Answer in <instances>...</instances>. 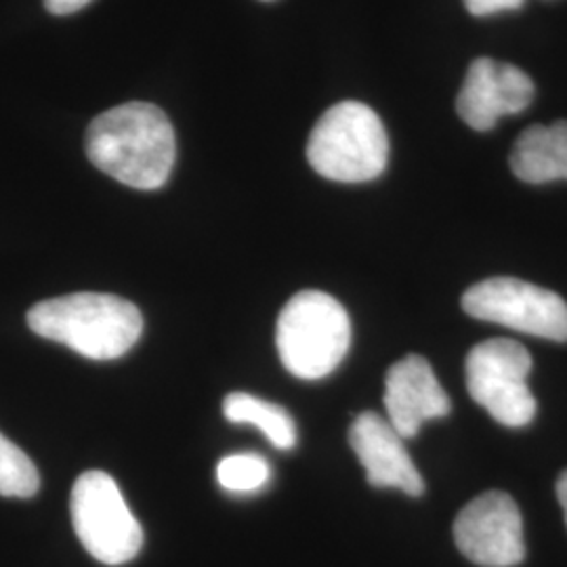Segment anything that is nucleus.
Listing matches in <instances>:
<instances>
[{
    "mask_svg": "<svg viewBox=\"0 0 567 567\" xmlns=\"http://www.w3.org/2000/svg\"><path fill=\"white\" fill-rule=\"evenodd\" d=\"M84 145L102 173L147 192L168 182L177 158L173 124L152 103H124L103 112L89 124Z\"/></svg>",
    "mask_w": 567,
    "mask_h": 567,
    "instance_id": "nucleus-1",
    "label": "nucleus"
},
{
    "mask_svg": "<svg viewBox=\"0 0 567 567\" xmlns=\"http://www.w3.org/2000/svg\"><path fill=\"white\" fill-rule=\"evenodd\" d=\"M28 326L42 339L65 344L89 360H116L143 332L142 311L121 297L76 292L34 305Z\"/></svg>",
    "mask_w": 567,
    "mask_h": 567,
    "instance_id": "nucleus-2",
    "label": "nucleus"
},
{
    "mask_svg": "<svg viewBox=\"0 0 567 567\" xmlns=\"http://www.w3.org/2000/svg\"><path fill=\"white\" fill-rule=\"evenodd\" d=\"M351 344V320L343 305L320 290H303L284 305L276 347L284 368L303 381L334 372Z\"/></svg>",
    "mask_w": 567,
    "mask_h": 567,
    "instance_id": "nucleus-3",
    "label": "nucleus"
},
{
    "mask_svg": "<svg viewBox=\"0 0 567 567\" xmlns=\"http://www.w3.org/2000/svg\"><path fill=\"white\" fill-rule=\"evenodd\" d=\"M307 161L330 182H372L385 173L389 161L385 126L365 103H337L313 126Z\"/></svg>",
    "mask_w": 567,
    "mask_h": 567,
    "instance_id": "nucleus-4",
    "label": "nucleus"
},
{
    "mask_svg": "<svg viewBox=\"0 0 567 567\" xmlns=\"http://www.w3.org/2000/svg\"><path fill=\"white\" fill-rule=\"evenodd\" d=\"M70 513L82 547L105 566L128 564L142 550V524L107 473H82L72 487Z\"/></svg>",
    "mask_w": 567,
    "mask_h": 567,
    "instance_id": "nucleus-5",
    "label": "nucleus"
},
{
    "mask_svg": "<svg viewBox=\"0 0 567 567\" xmlns=\"http://www.w3.org/2000/svg\"><path fill=\"white\" fill-rule=\"evenodd\" d=\"M532 355L526 347L511 339H489L475 344L465 362L468 395L501 425L527 426L536 419V398L527 379Z\"/></svg>",
    "mask_w": 567,
    "mask_h": 567,
    "instance_id": "nucleus-6",
    "label": "nucleus"
},
{
    "mask_svg": "<svg viewBox=\"0 0 567 567\" xmlns=\"http://www.w3.org/2000/svg\"><path fill=\"white\" fill-rule=\"evenodd\" d=\"M466 316L507 326L524 334L567 341V303L553 290L517 278H489L473 284L463 295Z\"/></svg>",
    "mask_w": 567,
    "mask_h": 567,
    "instance_id": "nucleus-7",
    "label": "nucleus"
},
{
    "mask_svg": "<svg viewBox=\"0 0 567 567\" xmlns=\"http://www.w3.org/2000/svg\"><path fill=\"white\" fill-rule=\"evenodd\" d=\"M456 547L480 567H515L526 559L524 519L517 503L492 489L466 505L454 522Z\"/></svg>",
    "mask_w": 567,
    "mask_h": 567,
    "instance_id": "nucleus-8",
    "label": "nucleus"
},
{
    "mask_svg": "<svg viewBox=\"0 0 567 567\" xmlns=\"http://www.w3.org/2000/svg\"><path fill=\"white\" fill-rule=\"evenodd\" d=\"M534 93V81L517 65L480 58L468 65L456 112L471 128L484 133L503 116L524 112Z\"/></svg>",
    "mask_w": 567,
    "mask_h": 567,
    "instance_id": "nucleus-9",
    "label": "nucleus"
},
{
    "mask_svg": "<svg viewBox=\"0 0 567 567\" xmlns=\"http://www.w3.org/2000/svg\"><path fill=\"white\" fill-rule=\"evenodd\" d=\"M385 410L391 426L412 440L426 421L447 416L452 402L425 358L410 353L386 372Z\"/></svg>",
    "mask_w": 567,
    "mask_h": 567,
    "instance_id": "nucleus-10",
    "label": "nucleus"
},
{
    "mask_svg": "<svg viewBox=\"0 0 567 567\" xmlns=\"http://www.w3.org/2000/svg\"><path fill=\"white\" fill-rule=\"evenodd\" d=\"M349 444L370 486L393 487L412 498L423 496L425 482L405 450L404 437L381 414L362 412L349 429Z\"/></svg>",
    "mask_w": 567,
    "mask_h": 567,
    "instance_id": "nucleus-11",
    "label": "nucleus"
},
{
    "mask_svg": "<svg viewBox=\"0 0 567 567\" xmlns=\"http://www.w3.org/2000/svg\"><path fill=\"white\" fill-rule=\"evenodd\" d=\"M508 163L517 179L532 185L567 179V121L527 126Z\"/></svg>",
    "mask_w": 567,
    "mask_h": 567,
    "instance_id": "nucleus-12",
    "label": "nucleus"
},
{
    "mask_svg": "<svg viewBox=\"0 0 567 567\" xmlns=\"http://www.w3.org/2000/svg\"><path fill=\"white\" fill-rule=\"evenodd\" d=\"M224 414L236 425H252L264 431L271 446L292 450L297 446V425L282 405L265 402L250 393H229L225 398Z\"/></svg>",
    "mask_w": 567,
    "mask_h": 567,
    "instance_id": "nucleus-13",
    "label": "nucleus"
},
{
    "mask_svg": "<svg viewBox=\"0 0 567 567\" xmlns=\"http://www.w3.org/2000/svg\"><path fill=\"white\" fill-rule=\"evenodd\" d=\"M41 487L39 468L30 456L0 433V496L32 498Z\"/></svg>",
    "mask_w": 567,
    "mask_h": 567,
    "instance_id": "nucleus-14",
    "label": "nucleus"
},
{
    "mask_svg": "<svg viewBox=\"0 0 567 567\" xmlns=\"http://www.w3.org/2000/svg\"><path fill=\"white\" fill-rule=\"evenodd\" d=\"M269 463L259 454H231L217 466V482L231 494H252L267 486Z\"/></svg>",
    "mask_w": 567,
    "mask_h": 567,
    "instance_id": "nucleus-15",
    "label": "nucleus"
},
{
    "mask_svg": "<svg viewBox=\"0 0 567 567\" xmlns=\"http://www.w3.org/2000/svg\"><path fill=\"white\" fill-rule=\"evenodd\" d=\"M466 11L475 18H487L501 11H517L526 4V0H463Z\"/></svg>",
    "mask_w": 567,
    "mask_h": 567,
    "instance_id": "nucleus-16",
    "label": "nucleus"
},
{
    "mask_svg": "<svg viewBox=\"0 0 567 567\" xmlns=\"http://www.w3.org/2000/svg\"><path fill=\"white\" fill-rule=\"evenodd\" d=\"M91 0H44V7L53 16H72L84 9Z\"/></svg>",
    "mask_w": 567,
    "mask_h": 567,
    "instance_id": "nucleus-17",
    "label": "nucleus"
},
{
    "mask_svg": "<svg viewBox=\"0 0 567 567\" xmlns=\"http://www.w3.org/2000/svg\"><path fill=\"white\" fill-rule=\"evenodd\" d=\"M557 501H559V505L564 508V517H566L567 526V468L559 475V480H557Z\"/></svg>",
    "mask_w": 567,
    "mask_h": 567,
    "instance_id": "nucleus-18",
    "label": "nucleus"
},
{
    "mask_svg": "<svg viewBox=\"0 0 567 567\" xmlns=\"http://www.w3.org/2000/svg\"><path fill=\"white\" fill-rule=\"evenodd\" d=\"M265 2H269V0H265Z\"/></svg>",
    "mask_w": 567,
    "mask_h": 567,
    "instance_id": "nucleus-19",
    "label": "nucleus"
}]
</instances>
